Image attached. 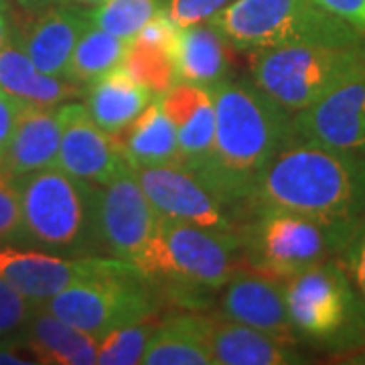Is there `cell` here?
<instances>
[{
  "instance_id": "36",
  "label": "cell",
  "mask_w": 365,
  "mask_h": 365,
  "mask_svg": "<svg viewBox=\"0 0 365 365\" xmlns=\"http://www.w3.org/2000/svg\"><path fill=\"white\" fill-rule=\"evenodd\" d=\"M325 11L339 16L365 37V0H314Z\"/></svg>"
},
{
  "instance_id": "25",
  "label": "cell",
  "mask_w": 365,
  "mask_h": 365,
  "mask_svg": "<svg viewBox=\"0 0 365 365\" xmlns=\"http://www.w3.org/2000/svg\"><path fill=\"white\" fill-rule=\"evenodd\" d=\"M124 153L136 167H160L181 165L177 132L165 112L163 93L144 108L138 118L122 132Z\"/></svg>"
},
{
  "instance_id": "30",
  "label": "cell",
  "mask_w": 365,
  "mask_h": 365,
  "mask_svg": "<svg viewBox=\"0 0 365 365\" xmlns=\"http://www.w3.org/2000/svg\"><path fill=\"white\" fill-rule=\"evenodd\" d=\"M29 246L19 182L0 170V246Z\"/></svg>"
},
{
  "instance_id": "24",
  "label": "cell",
  "mask_w": 365,
  "mask_h": 365,
  "mask_svg": "<svg viewBox=\"0 0 365 365\" xmlns=\"http://www.w3.org/2000/svg\"><path fill=\"white\" fill-rule=\"evenodd\" d=\"M0 90L37 106H59L83 96L76 83L39 71L16 43L0 49Z\"/></svg>"
},
{
  "instance_id": "31",
  "label": "cell",
  "mask_w": 365,
  "mask_h": 365,
  "mask_svg": "<svg viewBox=\"0 0 365 365\" xmlns=\"http://www.w3.org/2000/svg\"><path fill=\"white\" fill-rule=\"evenodd\" d=\"M35 311L37 304L26 300L0 276V339L19 333Z\"/></svg>"
},
{
  "instance_id": "20",
  "label": "cell",
  "mask_w": 365,
  "mask_h": 365,
  "mask_svg": "<svg viewBox=\"0 0 365 365\" xmlns=\"http://www.w3.org/2000/svg\"><path fill=\"white\" fill-rule=\"evenodd\" d=\"M81 98L100 128L110 134H122L157 98V93L140 86L120 66L88 86Z\"/></svg>"
},
{
  "instance_id": "3",
  "label": "cell",
  "mask_w": 365,
  "mask_h": 365,
  "mask_svg": "<svg viewBox=\"0 0 365 365\" xmlns=\"http://www.w3.org/2000/svg\"><path fill=\"white\" fill-rule=\"evenodd\" d=\"M155 288L187 307L205 304V294L240 270V235H225L158 215L143 252L132 262Z\"/></svg>"
},
{
  "instance_id": "22",
  "label": "cell",
  "mask_w": 365,
  "mask_h": 365,
  "mask_svg": "<svg viewBox=\"0 0 365 365\" xmlns=\"http://www.w3.org/2000/svg\"><path fill=\"white\" fill-rule=\"evenodd\" d=\"M19 333L35 351L39 364L91 365L98 361V339L43 307H37L35 314Z\"/></svg>"
},
{
  "instance_id": "14",
  "label": "cell",
  "mask_w": 365,
  "mask_h": 365,
  "mask_svg": "<svg viewBox=\"0 0 365 365\" xmlns=\"http://www.w3.org/2000/svg\"><path fill=\"white\" fill-rule=\"evenodd\" d=\"M292 136L365 160V78L292 114Z\"/></svg>"
},
{
  "instance_id": "33",
  "label": "cell",
  "mask_w": 365,
  "mask_h": 365,
  "mask_svg": "<svg viewBox=\"0 0 365 365\" xmlns=\"http://www.w3.org/2000/svg\"><path fill=\"white\" fill-rule=\"evenodd\" d=\"M230 2L232 0H169L167 13L179 26L201 25L223 11Z\"/></svg>"
},
{
  "instance_id": "7",
  "label": "cell",
  "mask_w": 365,
  "mask_h": 365,
  "mask_svg": "<svg viewBox=\"0 0 365 365\" xmlns=\"http://www.w3.org/2000/svg\"><path fill=\"white\" fill-rule=\"evenodd\" d=\"M207 23L242 51L365 41L359 31L314 0H232Z\"/></svg>"
},
{
  "instance_id": "21",
  "label": "cell",
  "mask_w": 365,
  "mask_h": 365,
  "mask_svg": "<svg viewBox=\"0 0 365 365\" xmlns=\"http://www.w3.org/2000/svg\"><path fill=\"white\" fill-rule=\"evenodd\" d=\"M173 53L177 66V83H191L215 90L217 86L227 81V41L209 23L181 26Z\"/></svg>"
},
{
  "instance_id": "16",
  "label": "cell",
  "mask_w": 365,
  "mask_h": 365,
  "mask_svg": "<svg viewBox=\"0 0 365 365\" xmlns=\"http://www.w3.org/2000/svg\"><path fill=\"white\" fill-rule=\"evenodd\" d=\"M90 25V11L51 4L16 33L14 43L39 71L66 79L71 53Z\"/></svg>"
},
{
  "instance_id": "34",
  "label": "cell",
  "mask_w": 365,
  "mask_h": 365,
  "mask_svg": "<svg viewBox=\"0 0 365 365\" xmlns=\"http://www.w3.org/2000/svg\"><path fill=\"white\" fill-rule=\"evenodd\" d=\"M179 33H181V26L173 21V16L167 13V9H163L136 33V37L132 41L146 43V45H157V47H167L170 51H175Z\"/></svg>"
},
{
  "instance_id": "37",
  "label": "cell",
  "mask_w": 365,
  "mask_h": 365,
  "mask_svg": "<svg viewBox=\"0 0 365 365\" xmlns=\"http://www.w3.org/2000/svg\"><path fill=\"white\" fill-rule=\"evenodd\" d=\"M39 359L21 333L0 339V365H37Z\"/></svg>"
},
{
  "instance_id": "6",
  "label": "cell",
  "mask_w": 365,
  "mask_h": 365,
  "mask_svg": "<svg viewBox=\"0 0 365 365\" xmlns=\"http://www.w3.org/2000/svg\"><path fill=\"white\" fill-rule=\"evenodd\" d=\"M284 299L299 343L333 355L365 347V304L339 258L284 280Z\"/></svg>"
},
{
  "instance_id": "18",
  "label": "cell",
  "mask_w": 365,
  "mask_h": 365,
  "mask_svg": "<svg viewBox=\"0 0 365 365\" xmlns=\"http://www.w3.org/2000/svg\"><path fill=\"white\" fill-rule=\"evenodd\" d=\"M163 106L177 132L181 165L197 173L211 155L215 138L213 93L191 83H175L163 93Z\"/></svg>"
},
{
  "instance_id": "19",
  "label": "cell",
  "mask_w": 365,
  "mask_h": 365,
  "mask_svg": "<svg viewBox=\"0 0 365 365\" xmlns=\"http://www.w3.org/2000/svg\"><path fill=\"white\" fill-rule=\"evenodd\" d=\"M207 345L213 365H292L304 364L294 345L240 325L222 314L207 319Z\"/></svg>"
},
{
  "instance_id": "40",
  "label": "cell",
  "mask_w": 365,
  "mask_h": 365,
  "mask_svg": "<svg viewBox=\"0 0 365 365\" xmlns=\"http://www.w3.org/2000/svg\"><path fill=\"white\" fill-rule=\"evenodd\" d=\"M0 11H11V0H0Z\"/></svg>"
},
{
  "instance_id": "35",
  "label": "cell",
  "mask_w": 365,
  "mask_h": 365,
  "mask_svg": "<svg viewBox=\"0 0 365 365\" xmlns=\"http://www.w3.org/2000/svg\"><path fill=\"white\" fill-rule=\"evenodd\" d=\"M25 106L23 100L14 98L4 90H0V170H2V163L6 157V148L13 138L14 126H16V118L21 108Z\"/></svg>"
},
{
  "instance_id": "13",
  "label": "cell",
  "mask_w": 365,
  "mask_h": 365,
  "mask_svg": "<svg viewBox=\"0 0 365 365\" xmlns=\"http://www.w3.org/2000/svg\"><path fill=\"white\" fill-rule=\"evenodd\" d=\"M55 167L93 185H106L128 169L130 160L124 153L120 134H110L100 128L83 104L66 102L63 132Z\"/></svg>"
},
{
  "instance_id": "28",
  "label": "cell",
  "mask_w": 365,
  "mask_h": 365,
  "mask_svg": "<svg viewBox=\"0 0 365 365\" xmlns=\"http://www.w3.org/2000/svg\"><path fill=\"white\" fill-rule=\"evenodd\" d=\"M158 11H163L160 0H104L90 11V23L118 39L132 41Z\"/></svg>"
},
{
  "instance_id": "26",
  "label": "cell",
  "mask_w": 365,
  "mask_h": 365,
  "mask_svg": "<svg viewBox=\"0 0 365 365\" xmlns=\"http://www.w3.org/2000/svg\"><path fill=\"white\" fill-rule=\"evenodd\" d=\"M130 41L118 39L102 29L88 26L71 53L66 79L86 90L108 71L122 66Z\"/></svg>"
},
{
  "instance_id": "38",
  "label": "cell",
  "mask_w": 365,
  "mask_h": 365,
  "mask_svg": "<svg viewBox=\"0 0 365 365\" xmlns=\"http://www.w3.org/2000/svg\"><path fill=\"white\" fill-rule=\"evenodd\" d=\"M14 37H16V31L11 21V14L9 11H0V49L14 43Z\"/></svg>"
},
{
  "instance_id": "10",
  "label": "cell",
  "mask_w": 365,
  "mask_h": 365,
  "mask_svg": "<svg viewBox=\"0 0 365 365\" xmlns=\"http://www.w3.org/2000/svg\"><path fill=\"white\" fill-rule=\"evenodd\" d=\"M136 270L132 262L114 256L67 258L37 248L0 246V276L37 307L79 282Z\"/></svg>"
},
{
  "instance_id": "29",
  "label": "cell",
  "mask_w": 365,
  "mask_h": 365,
  "mask_svg": "<svg viewBox=\"0 0 365 365\" xmlns=\"http://www.w3.org/2000/svg\"><path fill=\"white\" fill-rule=\"evenodd\" d=\"M158 319L148 317L132 325L120 327L98 341V361L100 365H134L143 361V355L148 347V341L157 331Z\"/></svg>"
},
{
  "instance_id": "41",
  "label": "cell",
  "mask_w": 365,
  "mask_h": 365,
  "mask_svg": "<svg viewBox=\"0 0 365 365\" xmlns=\"http://www.w3.org/2000/svg\"><path fill=\"white\" fill-rule=\"evenodd\" d=\"M76 2H81V4H91V6H96V4H100V2H104V0H76Z\"/></svg>"
},
{
  "instance_id": "27",
  "label": "cell",
  "mask_w": 365,
  "mask_h": 365,
  "mask_svg": "<svg viewBox=\"0 0 365 365\" xmlns=\"http://www.w3.org/2000/svg\"><path fill=\"white\" fill-rule=\"evenodd\" d=\"M122 67L130 73L132 79L155 91L157 96L169 91L177 83L175 53L167 47L130 41Z\"/></svg>"
},
{
  "instance_id": "32",
  "label": "cell",
  "mask_w": 365,
  "mask_h": 365,
  "mask_svg": "<svg viewBox=\"0 0 365 365\" xmlns=\"http://www.w3.org/2000/svg\"><path fill=\"white\" fill-rule=\"evenodd\" d=\"M339 262L343 264L345 272L349 274L353 287L359 292L365 304V213L355 223L349 244L343 250Z\"/></svg>"
},
{
  "instance_id": "4",
  "label": "cell",
  "mask_w": 365,
  "mask_h": 365,
  "mask_svg": "<svg viewBox=\"0 0 365 365\" xmlns=\"http://www.w3.org/2000/svg\"><path fill=\"white\" fill-rule=\"evenodd\" d=\"M16 182L29 246L67 258L108 256L98 227V185L55 165Z\"/></svg>"
},
{
  "instance_id": "1",
  "label": "cell",
  "mask_w": 365,
  "mask_h": 365,
  "mask_svg": "<svg viewBox=\"0 0 365 365\" xmlns=\"http://www.w3.org/2000/svg\"><path fill=\"white\" fill-rule=\"evenodd\" d=\"M211 93L215 138L195 175L244 223L262 170L292 138V112L254 81H225Z\"/></svg>"
},
{
  "instance_id": "9",
  "label": "cell",
  "mask_w": 365,
  "mask_h": 365,
  "mask_svg": "<svg viewBox=\"0 0 365 365\" xmlns=\"http://www.w3.org/2000/svg\"><path fill=\"white\" fill-rule=\"evenodd\" d=\"M39 307L100 341L120 327L155 317L160 304L157 288L136 270L79 282Z\"/></svg>"
},
{
  "instance_id": "5",
  "label": "cell",
  "mask_w": 365,
  "mask_h": 365,
  "mask_svg": "<svg viewBox=\"0 0 365 365\" xmlns=\"http://www.w3.org/2000/svg\"><path fill=\"white\" fill-rule=\"evenodd\" d=\"M357 222H331L280 207L254 209L240 230V260L252 270L288 280L337 260Z\"/></svg>"
},
{
  "instance_id": "8",
  "label": "cell",
  "mask_w": 365,
  "mask_h": 365,
  "mask_svg": "<svg viewBox=\"0 0 365 365\" xmlns=\"http://www.w3.org/2000/svg\"><path fill=\"white\" fill-rule=\"evenodd\" d=\"M254 83L297 114L365 78V41L351 45H297L256 51Z\"/></svg>"
},
{
  "instance_id": "23",
  "label": "cell",
  "mask_w": 365,
  "mask_h": 365,
  "mask_svg": "<svg viewBox=\"0 0 365 365\" xmlns=\"http://www.w3.org/2000/svg\"><path fill=\"white\" fill-rule=\"evenodd\" d=\"M207 314L163 319L143 355L144 365H213L207 345Z\"/></svg>"
},
{
  "instance_id": "2",
  "label": "cell",
  "mask_w": 365,
  "mask_h": 365,
  "mask_svg": "<svg viewBox=\"0 0 365 365\" xmlns=\"http://www.w3.org/2000/svg\"><path fill=\"white\" fill-rule=\"evenodd\" d=\"M260 207L357 222L365 213V160L292 136L262 170L248 203V217Z\"/></svg>"
},
{
  "instance_id": "12",
  "label": "cell",
  "mask_w": 365,
  "mask_h": 365,
  "mask_svg": "<svg viewBox=\"0 0 365 365\" xmlns=\"http://www.w3.org/2000/svg\"><path fill=\"white\" fill-rule=\"evenodd\" d=\"M158 222L134 167L98 185V227L108 256L134 262Z\"/></svg>"
},
{
  "instance_id": "39",
  "label": "cell",
  "mask_w": 365,
  "mask_h": 365,
  "mask_svg": "<svg viewBox=\"0 0 365 365\" xmlns=\"http://www.w3.org/2000/svg\"><path fill=\"white\" fill-rule=\"evenodd\" d=\"M25 11H29V13H41V11H45L47 6H51V4H55V0H16Z\"/></svg>"
},
{
  "instance_id": "11",
  "label": "cell",
  "mask_w": 365,
  "mask_h": 365,
  "mask_svg": "<svg viewBox=\"0 0 365 365\" xmlns=\"http://www.w3.org/2000/svg\"><path fill=\"white\" fill-rule=\"evenodd\" d=\"M136 177L158 215L193 223L211 232L240 235L242 222L182 165L136 167Z\"/></svg>"
},
{
  "instance_id": "15",
  "label": "cell",
  "mask_w": 365,
  "mask_h": 365,
  "mask_svg": "<svg viewBox=\"0 0 365 365\" xmlns=\"http://www.w3.org/2000/svg\"><path fill=\"white\" fill-rule=\"evenodd\" d=\"M220 314L240 325L252 327L276 339L297 345L284 299V280L258 270H237L222 287Z\"/></svg>"
},
{
  "instance_id": "17",
  "label": "cell",
  "mask_w": 365,
  "mask_h": 365,
  "mask_svg": "<svg viewBox=\"0 0 365 365\" xmlns=\"http://www.w3.org/2000/svg\"><path fill=\"white\" fill-rule=\"evenodd\" d=\"M63 132V104L21 108L13 138L6 148L2 173L19 179L35 170L53 167L57 160Z\"/></svg>"
}]
</instances>
